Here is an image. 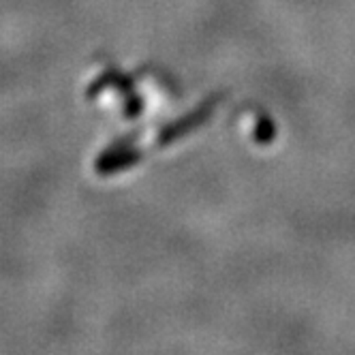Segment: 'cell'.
Masks as SVG:
<instances>
[{"mask_svg": "<svg viewBox=\"0 0 355 355\" xmlns=\"http://www.w3.org/2000/svg\"><path fill=\"white\" fill-rule=\"evenodd\" d=\"M139 161V152L133 148H122V150H110L105 155H101L96 161V171L101 175H110V173H118L126 167H131Z\"/></svg>", "mask_w": 355, "mask_h": 355, "instance_id": "6da1fadb", "label": "cell"}, {"mask_svg": "<svg viewBox=\"0 0 355 355\" xmlns=\"http://www.w3.org/2000/svg\"><path fill=\"white\" fill-rule=\"evenodd\" d=\"M206 114H208V110H201V112L191 114V118H187L182 122H175V124L167 126V129L163 131V135H161V144H169V141L178 139L180 135H184V131L191 129V126H195V124H199L201 120L206 118Z\"/></svg>", "mask_w": 355, "mask_h": 355, "instance_id": "7a4b0ae2", "label": "cell"}]
</instances>
